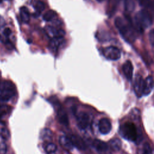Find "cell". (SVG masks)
I'll use <instances>...</instances> for the list:
<instances>
[{"label": "cell", "instance_id": "7a4b0ae2", "mask_svg": "<svg viewBox=\"0 0 154 154\" xmlns=\"http://www.w3.org/2000/svg\"><path fill=\"white\" fill-rule=\"evenodd\" d=\"M135 27L140 31H142L150 26L152 23V17L146 10L138 11L134 19Z\"/></svg>", "mask_w": 154, "mask_h": 154}, {"label": "cell", "instance_id": "1f68e13d", "mask_svg": "<svg viewBox=\"0 0 154 154\" xmlns=\"http://www.w3.org/2000/svg\"><path fill=\"white\" fill-rule=\"evenodd\" d=\"M27 42H28V43H31L32 42V41H31V40H28V41H27Z\"/></svg>", "mask_w": 154, "mask_h": 154}, {"label": "cell", "instance_id": "ac0fdd59", "mask_svg": "<svg viewBox=\"0 0 154 154\" xmlns=\"http://www.w3.org/2000/svg\"><path fill=\"white\" fill-rule=\"evenodd\" d=\"M45 30L47 35L50 37L51 38L57 37L58 29H57L55 27L50 25H47L45 27Z\"/></svg>", "mask_w": 154, "mask_h": 154}, {"label": "cell", "instance_id": "f546056e", "mask_svg": "<svg viewBox=\"0 0 154 154\" xmlns=\"http://www.w3.org/2000/svg\"><path fill=\"white\" fill-rule=\"evenodd\" d=\"M11 33V31L9 28H6L4 29V30L3 31V34L5 35V36H9Z\"/></svg>", "mask_w": 154, "mask_h": 154}, {"label": "cell", "instance_id": "ba28073f", "mask_svg": "<svg viewBox=\"0 0 154 154\" xmlns=\"http://www.w3.org/2000/svg\"><path fill=\"white\" fill-rule=\"evenodd\" d=\"M144 79L140 75H137L134 81V92L137 97H140L143 95Z\"/></svg>", "mask_w": 154, "mask_h": 154}, {"label": "cell", "instance_id": "9a60e30c", "mask_svg": "<svg viewBox=\"0 0 154 154\" xmlns=\"http://www.w3.org/2000/svg\"><path fill=\"white\" fill-rule=\"evenodd\" d=\"M63 40V38H60V37L52 38L49 44L50 49L54 52L57 51L60 45L62 43Z\"/></svg>", "mask_w": 154, "mask_h": 154}, {"label": "cell", "instance_id": "6da1fadb", "mask_svg": "<svg viewBox=\"0 0 154 154\" xmlns=\"http://www.w3.org/2000/svg\"><path fill=\"white\" fill-rule=\"evenodd\" d=\"M115 26L123 38L129 43H133L136 39L134 27L121 17H117L114 20Z\"/></svg>", "mask_w": 154, "mask_h": 154}, {"label": "cell", "instance_id": "7402d4cb", "mask_svg": "<svg viewBox=\"0 0 154 154\" xmlns=\"http://www.w3.org/2000/svg\"><path fill=\"white\" fill-rule=\"evenodd\" d=\"M42 137L45 140H49L52 138V132L48 129H45L42 132Z\"/></svg>", "mask_w": 154, "mask_h": 154}, {"label": "cell", "instance_id": "5b68a950", "mask_svg": "<svg viewBox=\"0 0 154 154\" xmlns=\"http://www.w3.org/2000/svg\"><path fill=\"white\" fill-rule=\"evenodd\" d=\"M103 54L106 59L114 61L119 60L121 56V52L119 49L113 46L104 48L103 49Z\"/></svg>", "mask_w": 154, "mask_h": 154}, {"label": "cell", "instance_id": "f1b7e54d", "mask_svg": "<svg viewBox=\"0 0 154 154\" xmlns=\"http://www.w3.org/2000/svg\"><path fill=\"white\" fill-rule=\"evenodd\" d=\"M5 45H6V47L7 48V49H13L14 48V46H13V43L8 40L5 42Z\"/></svg>", "mask_w": 154, "mask_h": 154}, {"label": "cell", "instance_id": "603a6c76", "mask_svg": "<svg viewBox=\"0 0 154 154\" xmlns=\"http://www.w3.org/2000/svg\"><path fill=\"white\" fill-rule=\"evenodd\" d=\"M7 150V145L3 137L0 135V154L5 153Z\"/></svg>", "mask_w": 154, "mask_h": 154}, {"label": "cell", "instance_id": "484cf974", "mask_svg": "<svg viewBox=\"0 0 154 154\" xmlns=\"http://www.w3.org/2000/svg\"><path fill=\"white\" fill-rule=\"evenodd\" d=\"M149 38L151 45L154 46V29L150 31L149 34Z\"/></svg>", "mask_w": 154, "mask_h": 154}, {"label": "cell", "instance_id": "d6a6232c", "mask_svg": "<svg viewBox=\"0 0 154 154\" xmlns=\"http://www.w3.org/2000/svg\"><path fill=\"white\" fill-rule=\"evenodd\" d=\"M2 2V0H0V3Z\"/></svg>", "mask_w": 154, "mask_h": 154}, {"label": "cell", "instance_id": "5bb4252c", "mask_svg": "<svg viewBox=\"0 0 154 154\" xmlns=\"http://www.w3.org/2000/svg\"><path fill=\"white\" fill-rule=\"evenodd\" d=\"M59 141L60 144L67 150H72L74 147V145L69 137L66 135H61V137H60Z\"/></svg>", "mask_w": 154, "mask_h": 154}, {"label": "cell", "instance_id": "2e32d148", "mask_svg": "<svg viewBox=\"0 0 154 154\" xmlns=\"http://www.w3.org/2000/svg\"><path fill=\"white\" fill-rule=\"evenodd\" d=\"M108 145L111 149L114 151H118L121 148L122 143L119 138H113L109 141Z\"/></svg>", "mask_w": 154, "mask_h": 154}, {"label": "cell", "instance_id": "cb8c5ba5", "mask_svg": "<svg viewBox=\"0 0 154 154\" xmlns=\"http://www.w3.org/2000/svg\"><path fill=\"white\" fill-rule=\"evenodd\" d=\"M142 154H152V150L150 144L145 143L142 147Z\"/></svg>", "mask_w": 154, "mask_h": 154}, {"label": "cell", "instance_id": "83f0119b", "mask_svg": "<svg viewBox=\"0 0 154 154\" xmlns=\"http://www.w3.org/2000/svg\"><path fill=\"white\" fill-rule=\"evenodd\" d=\"M65 35V31L63 29H58L57 32V37H60V38H63Z\"/></svg>", "mask_w": 154, "mask_h": 154}, {"label": "cell", "instance_id": "4dcf8cb0", "mask_svg": "<svg viewBox=\"0 0 154 154\" xmlns=\"http://www.w3.org/2000/svg\"><path fill=\"white\" fill-rule=\"evenodd\" d=\"M150 7H151V9H152V13L154 15V0H153L152 2H150Z\"/></svg>", "mask_w": 154, "mask_h": 154}, {"label": "cell", "instance_id": "44dd1931", "mask_svg": "<svg viewBox=\"0 0 154 154\" xmlns=\"http://www.w3.org/2000/svg\"><path fill=\"white\" fill-rule=\"evenodd\" d=\"M125 10L128 12H131L135 8V3L133 0H126L125 3Z\"/></svg>", "mask_w": 154, "mask_h": 154}, {"label": "cell", "instance_id": "4fadbf2b", "mask_svg": "<svg viewBox=\"0 0 154 154\" xmlns=\"http://www.w3.org/2000/svg\"><path fill=\"white\" fill-rule=\"evenodd\" d=\"M75 147H76L79 149L84 150L86 148V145L83 140L79 136L76 135H71L69 136Z\"/></svg>", "mask_w": 154, "mask_h": 154}, {"label": "cell", "instance_id": "3957f363", "mask_svg": "<svg viewBox=\"0 0 154 154\" xmlns=\"http://www.w3.org/2000/svg\"><path fill=\"white\" fill-rule=\"evenodd\" d=\"M16 93L15 86L12 82L4 80L0 82V106L2 103L8 101Z\"/></svg>", "mask_w": 154, "mask_h": 154}, {"label": "cell", "instance_id": "7c38bea8", "mask_svg": "<svg viewBox=\"0 0 154 154\" xmlns=\"http://www.w3.org/2000/svg\"><path fill=\"white\" fill-rule=\"evenodd\" d=\"M122 70L125 77L129 81H131L133 76V66L130 61L128 60L123 64Z\"/></svg>", "mask_w": 154, "mask_h": 154}, {"label": "cell", "instance_id": "d4e9b609", "mask_svg": "<svg viewBox=\"0 0 154 154\" xmlns=\"http://www.w3.org/2000/svg\"><path fill=\"white\" fill-rule=\"evenodd\" d=\"M45 8V3L41 1H38L36 2L35 4V9L36 11L42 13Z\"/></svg>", "mask_w": 154, "mask_h": 154}, {"label": "cell", "instance_id": "30bf717a", "mask_svg": "<svg viewBox=\"0 0 154 154\" xmlns=\"http://www.w3.org/2000/svg\"><path fill=\"white\" fill-rule=\"evenodd\" d=\"M57 116L58 117V120L60 123L64 126H68L69 124L68 116L67 115L66 112L64 109L63 107L59 106L57 109Z\"/></svg>", "mask_w": 154, "mask_h": 154}, {"label": "cell", "instance_id": "8992f818", "mask_svg": "<svg viewBox=\"0 0 154 154\" xmlns=\"http://www.w3.org/2000/svg\"><path fill=\"white\" fill-rule=\"evenodd\" d=\"M76 122L78 127L82 130L87 129L91 122L89 115L84 112H80L76 116Z\"/></svg>", "mask_w": 154, "mask_h": 154}, {"label": "cell", "instance_id": "ffe728a7", "mask_svg": "<svg viewBox=\"0 0 154 154\" xmlns=\"http://www.w3.org/2000/svg\"><path fill=\"white\" fill-rule=\"evenodd\" d=\"M56 16V12L54 11V10H49L46 11L43 16V19L45 21L48 22L51 21L53 18H54Z\"/></svg>", "mask_w": 154, "mask_h": 154}, {"label": "cell", "instance_id": "836d02e7", "mask_svg": "<svg viewBox=\"0 0 154 154\" xmlns=\"http://www.w3.org/2000/svg\"><path fill=\"white\" fill-rule=\"evenodd\" d=\"M98 1H102V0H98Z\"/></svg>", "mask_w": 154, "mask_h": 154}, {"label": "cell", "instance_id": "8fae6325", "mask_svg": "<svg viewBox=\"0 0 154 154\" xmlns=\"http://www.w3.org/2000/svg\"><path fill=\"white\" fill-rule=\"evenodd\" d=\"M154 87V80L152 76H149L145 79L144 82V90L143 95L147 96L153 90Z\"/></svg>", "mask_w": 154, "mask_h": 154}, {"label": "cell", "instance_id": "9c48e42d", "mask_svg": "<svg viewBox=\"0 0 154 154\" xmlns=\"http://www.w3.org/2000/svg\"><path fill=\"white\" fill-rule=\"evenodd\" d=\"M99 132L103 135L108 134L111 130V123L110 120L107 118L101 119L98 123Z\"/></svg>", "mask_w": 154, "mask_h": 154}, {"label": "cell", "instance_id": "277c9868", "mask_svg": "<svg viewBox=\"0 0 154 154\" xmlns=\"http://www.w3.org/2000/svg\"><path fill=\"white\" fill-rule=\"evenodd\" d=\"M120 135L125 139L131 141H136L138 138V132L136 126L131 122H126L122 125L119 128Z\"/></svg>", "mask_w": 154, "mask_h": 154}, {"label": "cell", "instance_id": "d6986e66", "mask_svg": "<svg viewBox=\"0 0 154 154\" xmlns=\"http://www.w3.org/2000/svg\"><path fill=\"white\" fill-rule=\"evenodd\" d=\"M57 147L56 144H55L53 143H48L46 144V145L45 147V152L48 154H54L57 151Z\"/></svg>", "mask_w": 154, "mask_h": 154}, {"label": "cell", "instance_id": "e0dca14e", "mask_svg": "<svg viewBox=\"0 0 154 154\" xmlns=\"http://www.w3.org/2000/svg\"><path fill=\"white\" fill-rule=\"evenodd\" d=\"M20 15L22 20L24 23H28L29 21V13L26 7H22L20 8Z\"/></svg>", "mask_w": 154, "mask_h": 154}, {"label": "cell", "instance_id": "52a82bcc", "mask_svg": "<svg viewBox=\"0 0 154 154\" xmlns=\"http://www.w3.org/2000/svg\"><path fill=\"white\" fill-rule=\"evenodd\" d=\"M92 145L95 150L99 154H109L110 151V147L106 143L99 140H94L92 142Z\"/></svg>", "mask_w": 154, "mask_h": 154}, {"label": "cell", "instance_id": "4316f807", "mask_svg": "<svg viewBox=\"0 0 154 154\" xmlns=\"http://www.w3.org/2000/svg\"><path fill=\"white\" fill-rule=\"evenodd\" d=\"M140 4L144 7H148L150 4V0H138Z\"/></svg>", "mask_w": 154, "mask_h": 154}]
</instances>
